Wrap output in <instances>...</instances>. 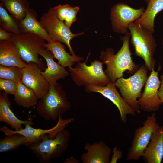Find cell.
Segmentation results:
<instances>
[{"mask_svg":"<svg viewBox=\"0 0 163 163\" xmlns=\"http://www.w3.org/2000/svg\"><path fill=\"white\" fill-rule=\"evenodd\" d=\"M131 35L128 32L120 37L123 44L120 49L116 54L111 48H107L105 51L100 53L99 59L105 64L107 68L104 72L110 81L115 83L117 79L123 77V72L128 71L131 74L139 69V66L135 64L132 59L129 48V40Z\"/></svg>","mask_w":163,"mask_h":163,"instance_id":"6da1fadb","label":"cell"},{"mask_svg":"<svg viewBox=\"0 0 163 163\" xmlns=\"http://www.w3.org/2000/svg\"><path fill=\"white\" fill-rule=\"evenodd\" d=\"M70 132L63 129L53 138L48 134L42 135L37 142L28 146L31 151L42 163H48L61 157L67 150L70 143Z\"/></svg>","mask_w":163,"mask_h":163,"instance_id":"7a4b0ae2","label":"cell"},{"mask_svg":"<svg viewBox=\"0 0 163 163\" xmlns=\"http://www.w3.org/2000/svg\"><path fill=\"white\" fill-rule=\"evenodd\" d=\"M38 114L46 120H56L71 107L62 85L58 82L50 85L49 92L39 99L36 106Z\"/></svg>","mask_w":163,"mask_h":163,"instance_id":"3957f363","label":"cell"},{"mask_svg":"<svg viewBox=\"0 0 163 163\" xmlns=\"http://www.w3.org/2000/svg\"><path fill=\"white\" fill-rule=\"evenodd\" d=\"M128 29L135 54L142 58L148 70L152 71L154 69L156 62L154 55L157 47L153 34L134 22L129 24Z\"/></svg>","mask_w":163,"mask_h":163,"instance_id":"277c9868","label":"cell"},{"mask_svg":"<svg viewBox=\"0 0 163 163\" xmlns=\"http://www.w3.org/2000/svg\"><path fill=\"white\" fill-rule=\"evenodd\" d=\"M89 54L84 62H79L75 67L69 68L72 81L79 87L88 85H107L111 81L103 71L104 62L96 59L88 65L87 63Z\"/></svg>","mask_w":163,"mask_h":163,"instance_id":"5b68a950","label":"cell"},{"mask_svg":"<svg viewBox=\"0 0 163 163\" xmlns=\"http://www.w3.org/2000/svg\"><path fill=\"white\" fill-rule=\"evenodd\" d=\"M148 70L144 65L128 78H119L115 82L123 99L136 113L140 112L137 99L140 97L142 89L147 81Z\"/></svg>","mask_w":163,"mask_h":163,"instance_id":"8992f818","label":"cell"},{"mask_svg":"<svg viewBox=\"0 0 163 163\" xmlns=\"http://www.w3.org/2000/svg\"><path fill=\"white\" fill-rule=\"evenodd\" d=\"M11 39L16 44L23 60L26 63L37 64L41 69H45V65L39 58L40 52L44 48L45 40L34 34L21 32L14 34Z\"/></svg>","mask_w":163,"mask_h":163,"instance_id":"52a82bcc","label":"cell"},{"mask_svg":"<svg viewBox=\"0 0 163 163\" xmlns=\"http://www.w3.org/2000/svg\"><path fill=\"white\" fill-rule=\"evenodd\" d=\"M155 114L149 115L143 126L136 129L126 157L127 161L139 160L149 143L153 133L160 127Z\"/></svg>","mask_w":163,"mask_h":163,"instance_id":"ba28073f","label":"cell"},{"mask_svg":"<svg viewBox=\"0 0 163 163\" xmlns=\"http://www.w3.org/2000/svg\"><path fill=\"white\" fill-rule=\"evenodd\" d=\"M39 22L48 33L50 39L64 43L71 55H76L70 45V41L73 38L83 34L84 32L72 33L64 22L58 18L53 8H50L43 14Z\"/></svg>","mask_w":163,"mask_h":163,"instance_id":"9c48e42d","label":"cell"},{"mask_svg":"<svg viewBox=\"0 0 163 163\" xmlns=\"http://www.w3.org/2000/svg\"><path fill=\"white\" fill-rule=\"evenodd\" d=\"M145 10L143 7L135 9L123 3L116 4L111 9L110 17L113 30L126 34L129 24L140 17Z\"/></svg>","mask_w":163,"mask_h":163,"instance_id":"30bf717a","label":"cell"},{"mask_svg":"<svg viewBox=\"0 0 163 163\" xmlns=\"http://www.w3.org/2000/svg\"><path fill=\"white\" fill-rule=\"evenodd\" d=\"M84 88L85 91L88 93H100L111 101L118 109L120 120L123 123H126L128 115H135L136 112L120 96L116 89L115 83L110 82L107 85L104 86L88 85L84 86Z\"/></svg>","mask_w":163,"mask_h":163,"instance_id":"8fae6325","label":"cell"},{"mask_svg":"<svg viewBox=\"0 0 163 163\" xmlns=\"http://www.w3.org/2000/svg\"><path fill=\"white\" fill-rule=\"evenodd\" d=\"M151 72L145 83L144 91L138 99L140 109L148 112L158 111L162 104L158 95L161 81L158 78V72L154 69Z\"/></svg>","mask_w":163,"mask_h":163,"instance_id":"7c38bea8","label":"cell"},{"mask_svg":"<svg viewBox=\"0 0 163 163\" xmlns=\"http://www.w3.org/2000/svg\"><path fill=\"white\" fill-rule=\"evenodd\" d=\"M22 68L21 82L32 89L39 100L48 93L50 85L41 74V69L36 63L30 62Z\"/></svg>","mask_w":163,"mask_h":163,"instance_id":"4fadbf2b","label":"cell"},{"mask_svg":"<svg viewBox=\"0 0 163 163\" xmlns=\"http://www.w3.org/2000/svg\"><path fill=\"white\" fill-rule=\"evenodd\" d=\"M74 120L73 118L63 119L62 116L59 117L57 124L53 127L48 129H37L31 126L29 123L25 125V128L19 130H12L7 126H1L0 131L4 133L6 135L14 134H19L25 137L30 142L31 144L37 141L42 135L48 134L50 138L54 137L57 133Z\"/></svg>","mask_w":163,"mask_h":163,"instance_id":"5bb4252c","label":"cell"},{"mask_svg":"<svg viewBox=\"0 0 163 163\" xmlns=\"http://www.w3.org/2000/svg\"><path fill=\"white\" fill-rule=\"evenodd\" d=\"M84 149L86 152L81 156L83 163H110L111 149L103 142H87Z\"/></svg>","mask_w":163,"mask_h":163,"instance_id":"9a60e30c","label":"cell"},{"mask_svg":"<svg viewBox=\"0 0 163 163\" xmlns=\"http://www.w3.org/2000/svg\"><path fill=\"white\" fill-rule=\"evenodd\" d=\"M39 54L44 59L47 66L44 71H41V74L50 85L55 84L58 80L68 75V72L65 67L54 61V56L50 51L44 48Z\"/></svg>","mask_w":163,"mask_h":163,"instance_id":"2e32d148","label":"cell"},{"mask_svg":"<svg viewBox=\"0 0 163 163\" xmlns=\"http://www.w3.org/2000/svg\"><path fill=\"white\" fill-rule=\"evenodd\" d=\"M0 65L23 68L27 63L22 59L18 48L11 40L0 41Z\"/></svg>","mask_w":163,"mask_h":163,"instance_id":"e0dca14e","label":"cell"},{"mask_svg":"<svg viewBox=\"0 0 163 163\" xmlns=\"http://www.w3.org/2000/svg\"><path fill=\"white\" fill-rule=\"evenodd\" d=\"M147 163H160L163 159V125L152 134L142 156Z\"/></svg>","mask_w":163,"mask_h":163,"instance_id":"ac0fdd59","label":"cell"},{"mask_svg":"<svg viewBox=\"0 0 163 163\" xmlns=\"http://www.w3.org/2000/svg\"><path fill=\"white\" fill-rule=\"evenodd\" d=\"M11 102L8 94L5 92L0 93V121L9 125L15 130L23 129L22 125L29 123L31 125L33 122L28 120H22L18 118L11 109Z\"/></svg>","mask_w":163,"mask_h":163,"instance_id":"d6986e66","label":"cell"},{"mask_svg":"<svg viewBox=\"0 0 163 163\" xmlns=\"http://www.w3.org/2000/svg\"><path fill=\"white\" fill-rule=\"evenodd\" d=\"M44 45V48L50 51L54 58L58 60V63L64 67H72L75 63L84 59L82 57L68 53L66 51L65 46L59 40L50 39Z\"/></svg>","mask_w":163,"mask_h":163,"instance_id":"ffe728a7","label":"cell"},{"mask_svg":"<svg viewBox=\"0 0 163 163\" xmlns=\"http://www.w3.org/2000/svg\"><path fill=\"white\" fill-rule=\"evenodd\" d=\"M163 10V0H149L147 8L134 22L152 33L155 32L154 21L156 15Z\"/></svg>","mask_w":163,"mask_h":163,"instance_id":"44dd1931","label":"cell"},{"mask_svg":"<svg viewBox=\"0 0 163 163\" xmlns=\"http://www.w3.org/2000/svg\"><path fill=\"white\" fill-rule=\"evenodd\" d=\"M37 15L33 10L27 12L25 17L19 21V26L21 32H28L36 34L46 41L50 39L49 35L39 21H37Z\"/></svg>","mask_w":163,"mask_h":163,"instance_id":"7402d4cb","label":"cell"},{"mask_svg":"<svg viewBox=\"0 0 163 163\" xmlns=\"http://www.w3.org/2000/svg\"><path fill=\"white\" fill-rule=\"evenodd\" d=\"M14 96L16 104L26 108L36 106L38 101V99L33 91L21 81L17 83V88Z\"/></svg>","mask_w":163,"mask_h":163,"instance_id":"603a6c76","label":"cell"},{"mask_svg":"<svg viewBox=\"0 0 163 163\" xmlns=\"http://www.w3.org/2000/svg\"><path fill=\"white\" fill-rule=\"evenodd\" d=\"M2 2L3 6L10 15L19 22L30 9L26 0H4Z\"/></svg>","mask_w":163,"mask_h":163,"instance_id":"cb8c5ba5","label":"cell"},{"mask_svg":"<svg viewBox=\"0 0 163 163\" xmlns=\"http://www.w3.org/2000/svg\"><path fill=\"white\" fill-rule=\"evenodd\" d=\"M30 144V141L21 134L6 135L0 140V152H7L16 149L22 145L28 146Z\"/></svg>","mask_w":163,"mask_h":163,"instance_id":"d4e9b609","label":"cell"},{"mask_svg":"<svg viewBox=\"0 0 163 163\" xmlns=\"http://www.w3.org/2000/svg\"><path fill=\"white\" fill-rule=\"evenodd\" d=\"M0 25L3 28L14 34L21 33L19 22L8 13L2 3L0 4Z\"/></svg>","mask_w":163,"mask_h":163,"instance_id":"484cf974","label":"cell"},{"mask_svg":"<svg viewBox=\"0 0 163 163\" xmlns=\"http://www.w3.org/2000/svg\"><path fill=\"white\" fill-rule=\"evenodd\" d=\"M22 76V68L0 65V78L10 80L18 83L21 81Z\"/></svg>","mask_w":163,"mask_h":163,"instance_id":"4316f807","label":"cell"},{"mask_svg":"<svg viewBox=\"0 0 163 163\" xmlns=\"http://www.w3.org/2000/svg\"><path fill=\"white\" fill-rule=\"evenodd\" d=\"M17 88V83L10 80L0 78V90L6 94L14 95Z\"/></svg>","mask_w":163,"mask_h":163,"instance_id":"83f0119b","label":"cell"},{"mask_svg":"<svg viewBox=\"0 0 163 163\" xmlns=\"http://www.w3.org/2000/svg\"><path fill=\"white\" fill-rule=\"evenodd\" d=\"M72 6L68 4L59 5L53 8L58 18L60 20L65 21Z\"/></svg>","mask_w":163,"mask_h":163,"instance_id":"f1b7e54d","label":"cell"},{"mask_svg":"<svg viewBox=\"0 0 163 163\" xmlns=\"http://www.w3.org/2000/svg\"><path fill=\"white\" fill-rule=\"evenodd\" d=\"M79 9V8L78 7H72L64 21L65 24L69 28L72 24L77 20L76 15Z\"/></svg>","mask_w":163,"mask_h":163,"instance_id":"f546056e","label":"cell"},{"mask_svg":"<svg viewBox=\"0 0 163 163\" xmlns=\"http://www.w3.org/2000/svg\"><path fill=\"white\" fill-rule=\"evenodd\" d=\"M113 154L110 158V163H116L122 157L123 152L119 148L115 147L113 150Z\"/></svg>","mask_w":163,"mask_h":163,"instance_id":"4dcf8cb0","label":"cell"},{"mask_svg":"<svg viewBox=\"0 0 163 163\" xmlns=\"http://www.w3.org/2000/svg\"><path fill=\"white\" fill-rule=\"evenodd\" d=\"M2 27H0V41L11 39L14 33L8 32Z\"/></svg>","mask_w":163,"mask_h":163,"instance_id":"1f68e13d","label":"cell"},{"mask_svg":"<svg viewBox=\"0 0 163 163\" xmlns=\"http://www.w3.org/2000/svg\"><path fill=\"white\" fill-rule=\"evenodd\" d=\"M161 84L158 90V95L162 103L163 104V75L160 76Z\"/></svg>","mask_w":163,"mask_h":163,"instance_id":"d6a6232c","label":"cell"},{"mask_svg":"<svg viewBox=\"0 0 163 163\" xmlns=\"http://www.w3.org/2000/svg\"><path fill=\"white\" fill-rule=\"evenodd\" d=\"M64 162L65 163H77L78 162L75 158L72 157L69 158H66Z\"/></svg>","mask_w":163,"mask_h":163,"instance_id":"836d02e7","label":"cell"},{"mask_svg":"<svg viewBox=\"0 0 163 163\" xmlns=\"http://www.w3.org/2000/svg\"><path fill=\"white\" fill-rule=\"evenodd\" d=\"M146 1L147 3L148 2L149 0H144Z\"/></svg>","mask_w":163,"mask_h":163,"instance_id":"e575fe53","label":"cell"},{"mask_svg":"<svg viewBox=\"0 0 163 163\" xmlns=\"http://www.w3.org/2000/svg\"><path fill=\"white\" fill-rule=\"evenodd\" d=\"M1 0V1H4V0Z\"/></svg>","mask_w":163,"mask_h":163,"instance_id":"d590c367","label":"cell"}]
</instances>
